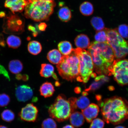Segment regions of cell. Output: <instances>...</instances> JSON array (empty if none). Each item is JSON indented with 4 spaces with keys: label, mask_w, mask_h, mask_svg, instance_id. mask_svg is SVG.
Masks as SVG:
<instances>
[{
    "label": "cell",
    "mask_w": 128,
    "mask_h": 128,
    "mask_svg": "<svg viewBox=\"0 0 128 128\" xmlns=\"http://www.w3.org/2000/svg\"><path fill=\"white\" fill-rule=\"evenodd\" d=\"M111 75L120 85L128 84V60H114L109 70V76Z\"/></svg>",
    "instance_id": "obj_8"
},
{
    "label": "cell",
    "mask_w": 128,
    "mask_h": 128,
    "mask_svg": "<svg viewBox=\"0 0 128 128\" xmlns=\"http://www.w3.org/2000/svg\"><path fill=\"white\" fill-rule=\"evenodd\" d=\"M28 76L27 75H22V80L24 81H28Z\"/></svg>",
    "instance_id": "obj_37"
},
{
    "label": "cell",
    "mask_w": 128,
    "mask_h": 128,
    "mask_svg": "<svg viewBox=\"0 0 128 128\" xmlns=\"http://www.w3.org/2000/svg\"><path fill=\"white\" fill-rule=\"evenodd\" d=\"M10 98L9 96L5 93L0 94V107L7 106L10 103Z\"/></svg>",
    "instance_id": "obj_32"
},
{
    "label": "cell",
    "mask_w": 128,
    "mask_h": 128,
    "mask_svg": "<svg viewBox=\"0 0 128 128\" xmlns=\"http://www.w3.org/2000/svg\"><path fill=\"white\" fill-rule=\"evenodd\" d=\"M114 128H126L124 126H116Z\"/></svg>",
    "instance_id": "obj_41"
},
{
    "label": "cell",
    "mask_w": 128,
    "mask_h": 128,
    "mask_svg": "<svg viewBox=\"0 0 128 128\" xmlns=\"http://www.w3.org/2000/svg\"><path fill=\"white\" fill-rule=\"evenodd\" d=\"M39 91L40 95L45 98L50 97L55 92V88L52 83L46 82L41 85Z\"/></svg>",
    "instance_id": "obj_15"
},
{
    "label": "cell",
    "mask_w": 128,
    "mask_h": 128,
    "mask_svg": "<svg viewBox=\"0 0 128 128\" xmlns=\"http://www.w3.org/2000/svg\"><path fill=\"white\" fill-rule=\"evenodd\" d=\"M56 5L54 1H32L26 6L24 15L27 18L36 22L47 20L53 13Z\"/></svg>",
    "instance_id": "obj_4"
},
{
    "label": "cell",
    "mask_w": 128,
    "mask_h": 128,
    "mask_svg": "<svg viewBox=\"0 0 128 128\" xmlns=\"http://www.w3.org/2000/svg\"><path fill=\"white\" fill-rule=\"evenodd\" d=\"M38 110L33 104H27L22 109L19 116L22 120L28 122H34L37 119Z\"/></svg>",
    "instance_id": "obj_10"
},
{
    "label": "cell",
    "mask_w": 128,
    "mask_h": 128,
    "mask_svg": "<svg viewBox=\"0 0 128 128\" xmlns=\"http://www.w3.org/2000/svg\"><path fill=\"white\" fill-rule=\"evenodd\" d=\"M92 57L94 70L98 74L109 76V70L114 61V52L107 43L94 42L88 48Z\"/></svg>",
    "instance_id": "obj_1"
},
{
    "label": "cell",
    "mask_w": 128,
    "mask_h": 128,
    "mask_svg": "<svg viewBox=\"0 0 128 128\" xmlns=\"http://www.w3.org/2000/svg\"><path fill=\"white\" fill-rule=\"evenodd\" d=\"M96 42L100 43L108 42V36L105 28L101 31H97L95 36Z\"/></svg>",
    "instance_id": "obj_29"
},
{
    "label": "cell",
    "mask_w": 128,
    "mask_h": 128,
    "mask_svg": "<svg viewBox=\"0 0 128 128\" xmlns=\"http://www.w3.org/2000/svg\"><path fill=\"white\" fill-rule=\"evenodd\" d=\"M3 28L6 33L20 34L24 31V24L18 16L10 15L6 17Z\"/></svg>",
    "instance_id": "obj_9"
},
{
    "label": "cell",
    "mask_w": 128,
    "mask_h": 128,
    "mask_svg": "<svg viewBox=\"0 0 128 128\" xmlns=\"http://www.w3.org/2000/svg\"><path fill=\"white\" fill-rule=\"evenodd\" d=\"M76 98L71 97L67 99L65 95L60 94L49 107L48 112L50 116L58 122L66 120L77 108L76 104Z\"/></svg>",
    "instance_id": "obj_3"
},
{
    "label": "cell",
    "mask_w": 128,
    "mask_h": 128,
    "mask_svg": "<svg viewBox=\"0 0 128 128\" xmlns=\"http://www.w3.org/2000/svg\"><path fill=\"white\" fill-rule=\"evenodd\" d=\"M70 122L73 127H80L84 124L85 118L82 113L78 111H74L70 116Z\"/></svg>",
    "instance_id": "obj_14"
},
{
    "label": "cell",
    "mask_w": 128,
    "mask_h": 128,
    "mask_svg": "<svg viewBox=\"0 0 128 128\" xmlns=\"http://www.w3.org/2000/svg\"><path fill=\"white\" fill-rule=\"evenodd\" d=\"M100 105L103 120L108 124H119L128 118V102L121 97L106 99Z\"/></svg>",
    "instance_id": "obj_2"
},
{
    "label": "cell",
    "mask_w": 128,
    "mask_h": 128,
    "mask_svg": "<svg viewBox=\"0 0 128 128\" xmlns=\"http://www.w3.org/2000/svg\"><path fill=\"white\" fill-rule=\"evenodd\" d=\"M75 45L78 48L84 49L88 48L90 40L87 35L81 34L77 36L74 40Z\"/></svg>",
    "instance_id": "obj_17"
},
{
    "label": "cell",
    "mask_w": 128,
    "mask_h": 128,
    "mask_svg": "<svg viewBox=\"0 0 128 128\" xmlns=\"http://www.w3.org/2000/svg\"><path fill=\"white\" fill-rule=\"evenodd\" d=\"M85 119L88 122H91L98 116L100 108L98 105L92 103L90 104L87 108L82 110Z\"/></svg>",
    "instance_id": "obj_13"
},
{
    "label": "cell",
    "mask_w": 128,
    "mask_h": 128,
    "mask_svg": "<svg viewBox=\"0 0 128 128\" xmlns=\"http://www.w3.org/2000/svg\"><path fill=\"white\" fill-rule=\"evenodd\" d=\"M37 0H32V1ZM43 0L48 1H54V0Z\"/></svg>",
    "instance_id": "obj_44"
},
{
    "label": "cell",
    "mask_w": 128,
    "mask_h": 128,
    "mask_svg": "<svg viewBox=\"0 0 128 128\" xmlns=\"http://www.w3.org/2000/svg\"><path fill=\"white\" fill-rule=\"evenodd\" d=\"M62 128H74V127H73V126L70 125V124L66 125Z\"/></svg>",
    "instance_id": "obj_39"
},
{
    "label": "cell",
    "mask_w": 128,
    "mask_h": 128,
    "mask_svg": "<svg viewBox=\"0 0 128 128\" xmlns=\"http://www.w3.org/2000/svg\"><path fill=\"white\" fill-rule=\"evenodd\" d=\"M4 68V67H3L0 64V71H1Z\"/></svg>",
    "instance_id": "obj_42"
},
{
    "label": "cell",
    "mask_w": 128,
    "mask_h": 128,
    "mask_svg": "<svg viewBox=\"0 0 128 128\" xmlns=\"http://www.w3.org/2000/svg\"><path fill=\"white\" fill-rule=\"evenodd\" d=\"M90 23L93 28L96 31H100L105 28V25L103 20L100 17H92L91 19Z\"/></svg>",
    "instance_id": "obj_26"
},
{
    "label": "cell",
    "mask_w": 128,
    "mask_h": 128,
    "mask_svg": "<svg viewBox=\"0 0 128 128\" xmlns=\"http://www.w3.org/2000/svg\"><path fill=\"white\" fill-rule=\"evenodd\" d=\"M59 51L64 56H68L71 53L73 50L72 44L69 42H61L58 44Z\"/></svg>",
    "instance_id": "obj_19"
},
{
    "label": "cell",
    "mask_w": 128,
    "mask_h": 128,
    "mask_svg": "<svg viewBox=\"0 0 128 128\" xmlns=\"http://www.w3.org/2000/svg\"><path fill=\"white\" fill-rule=\"evenodd\" d=\"M80 61L79 76L77 81L86 83L90 77H95L93 73L94 65L92 57L88 51L77 48L76 49Z\"/></svg>",
    "instance_id": "obj_6"
},
{
    "label": "cell",
    "mask_w": 128,
    "mask_h": 128,
    "mask_svg": "<svg viewBox=\"0 0 128 128\" xmlns=\"http://www.w3.org/2000/svg\"><path fill=\"white\" fill-rule=\"evenodd\" d=\"M47 25L46 23H42L40 24L38 26V28L40 31H45Z\"/></svg>",
    "instance_id": "obj_35"
},
{
    "label": "cell",
    "mask_w": 128,
    "mask_h": 128,
    "mask_svg": "<svg viewBox=\"0 0 128 128\" xmlns=\"http://www.w3.org/2000/svg\"><path fill=\"white\" fill-rule=\"evenodd\" d=\"M32 2V0H6L4 6L14 14L23 12L26 6Z\"/></svg>",
    "instance_id": "obj_12"
},
{
    "label": "cell",
    "mask_w": 128,
    "mask_h": 128,
    "mask_svg": "<svg viewBox=\"0 0 128 128\" xmlns=\"http://www.w3.org/2000/svg\"><path fill=\"white\" fill-rule=\"evenodd\" d=\"M58 14L59 18L63 22H68L71 18V11L68 7L61 8L59 10Z\"/></svg>",
    "instance_id": "obj_23"
},
{
    "label": "cell",
    "mask_w": 128,
    "mask_h": 128,
    "mask_svg": "<svg viewBox=\"0 0 128 128\" xmlns=\"http://www.w3.org/2000/svg\"><path fill=\"white\" fill-rule=\"evenodd\" d=\"M56 67L63 79L71 82L77 81L79 76L80 61L76 49H73L70 55L63 56Z\"/></svg>",
    "instance_id": "obj_5"
},
{
    "label": "cell",
    "mask_w": 128,
    "mask_h": 128,
    "mask_svg": "<svg viewBox=\"0 0 128 128\" xmlns=\"http://www.w3.org/2000/svg\"><path fill=\"white\" fill-rule=\"evenodd\" d=\"M2 36H0V45L3 47H4L5 46V42Z\"/></svg>",
    "instance_id": "obj_36"
},
{
    "label": "cell",
    "mask_w": 128,
    "mask_h": 128,
    "mask_svg": "<svg viewBox=\"0 0 128 128\" xmlns=\"http://www.w3.org/2000/svg\"><path fill=\"white\" fill-rule=\"evenodd\" d=\"M42 128H57V125L54 119L48 118L44 120L42 124Z\"/></svg>",
    "instance_id": "obj_30"
},
{
    "label": "cell",
    "mask_w": 128,
    "mask_h": 128,
    "mask_svg": "<svg viewBox=\"0 0 128 128\" xmlns=\"http://www.w3.org/2000/svg\"><path fill=\"white\" fill-rule=\"evenodd\" d=\"M0 128H8L6 126H0Z\"/></svg>",
    "instance_id": "obj_43"
},
{
    "label": "cell",
    "mask_w": 128,
    "mask_h": 128,
    "mask_svg": "<svg viewBox=\"0 0 128 128\" xmlns=\"http://www.w3.org/2000/svg\"><path fill=\"white\" fill-rule=\"evenodd\" d=\"M1 118L3 120L7 122H11L15 118V114L13 112L7 109L3 111L1 114Z\"/></svg>",
    "instance_id": "obj_28"
},
{
    "label": "cell",
    "mask_w": 128,
    "mask_h": 128,
    "mask_svg": "<svg viewBox=\"0 0 128 128\" xmlns=\"http://www.w3.org/2000/svg\"><path fill=\"white\" fill-rule=\"evenodd\" d=\"M28 29L29 31L32 32L33 36L34 37H36L38 34V32L36 30V28L31 25L28 26Z\"/></svg>",
    "instance_id": "obj_34"
},
{
    "label": "cell",
    "mask_w": 128,
    "mask_h": 128,
    "mask_svg": "<svg viewBox=\"0 0 128 128\" xmlns=\"http://www.w3.org/2000/svg\"><path fill=\"white\" fill-rule=\"evenodd\" d=\"M81 88L80 87H77L74 89V92L76 94H79L81 92Z\"/></svg>",
    "instance_id": "obj_38"
},
{
    "label": "cell",
    "mask_w": 128,
    "mask_h": 128,
    "mask_svg": "<svg viewBox=\"0 0 128 128\" xmlns=\"http://www.w3.org/2000/svg\"><path fill=\"white\" fill-rule=\"evenodd\" d=\"M54 68L52 65L49 64H43L41 65L40 74L41 76L48 78L52 76L54 72Z\"/></svg>",
    "instance_id": "obj_20"
},
{
    "label": "cell",
    "mask_w": 128,
    "mask_h": 128,
    "mask_svg": "<svg viewBox=\"0 0 128 128\" xmlns=\"http://www.w3.org/2000/svg\"><path fill=\"white\" fill-rule=\"evenodd\" d=\"M34 95L33 90L27 85H22L16 88L15 96L17 100L20 102H25L30 100Z\"/></svg>",
    "instance_id": "obj_11"
},
{
    "label": "cell",
    "mask_w": 128,
    "mask_h": 128,
    "mask_svg": "<svg viewBox=\"0 0 128 128\" xmlns=\"http://www.w3.org/2000/svg\"><path fill=\"white\" fill-rule=\"evenodd\" d=\"M7 43L9 48L16 49L21 44V40L19 37L12 35L9 36L7 40Z\"/></svg>",
    "instance_id": "obj_25"
},
{
    "label": "cell",
    "mask_w": 128,
    "mask_h": 128,
    "mask_svg": "<svg viewBox=\"0 0 128 128\" xmlns=\"http://www.w3.org/2000/svg\"><path fill=\"white\" fill-rule=\"evenodd\" d=\"M5 14L4 12H0V17L2 18L5 16Z\"/></svg>",
    "instance_id": "obj_40"
},
{
    "label": "cell",
    "mask_w": 128,
    "mask_h": 128,
    "mask_svg": "<svg viewBox=\"0 0 128 128\" xmlns=\"http://www.w3.org/2000/svg\"><path fill=\"white\" fill-rule=\"evenodd\" d=\"M28 50L30 53L32 55H36L41 52L42 50V46L38 42L32 41L28 43Z\"/></svg>",
    "instance_id": "obj_24"
},
{
    "label": "cell",
    "mask_w": 128,
    "mask_h": 128,
    "mask_svg": "<svg viewBox=\"0 0 128 128\" xmlns=\"http://www.w3.org/2000/svg\"><path fill=\"white\" fill-rule=\"evenodd\" d=\"M90 104V101L86 96H83L76 99V104L77 108L82 110L84 109Z\"/></svg>",
    "instance_id": "obj_27"
},
{
    "label": "cell",
    "mask_w": 128,
    "mask_h": 128,
    "mask_svg": "<svg viewBox=\"0 0 128 128\" xmlns=\"http://www.w3.org/2000/svg\"><path fill=\"white\" fill-rule=\"evenodd\" d=\"M79 9L81 14L86 16L92 15L94 12L93 6L92 3L88 1L82 3L80 6Z\"/></svg>",
    "instance_id": "obj_21"
},
{
    "label": "cell",
    "mask_w": 128,
    "mask_h": 128,
    "mask_svg": "<svg viewBox=\"0 0 128 128\" xmlns=\"http://www.w3.org/2000/svg\"><path fill=\"white\" fill-rule=\"evenodd\" d=\"M118 33L122 38H128V26L126 24L120 25L117 30Z\"/></svg>",
    "instance_id": "obj_31"
},
{
    "label": "cell",
    "mask_w": 128,
    "mask_h": 128,
    "mask_svg": "<svg viewBox=\"0 0 128 128\" xmlns=\"http://www.w3.org/2000/svg\"><path fill=\"white\" fill-rule=\"evenodd\" d=\"M108 36V42L118 59L124 58L128 54V42L118 33L117 30L105 28Z\"/></svg>",
    "instance_id": "obj_7"
},
{
    "label": "cell",
    "mask_w": 128,
    "mask_h": 128,
    "mask_svg": "<svg viewBox=\"0 0 128 128\" xmlns=\"http://www.w3.org/2000/svg\"><path fill=\"white\" fill-rule=\"evenodd\" d=\"M9 69L11 72L13 74H17L21 72L23 69V64L20 60H13L10 62Z\"/></svg>",
    "instance_id": "obj_22"
},
{
    "label": "cell",
    "mask_w": 128,
    "mask_h": 128,
    "mask_svg": "<svg viewBox=\"0 0 128 128\" xmlns=\"http://www.w3.org/2000/svg\"><path fill=\"white\" fill-rule=\"evenodd\" d=\"M91 122L90 128H104V121L100 118L94 119Z\"/></svg>",
    "instance_id": "obj_33"
},
{
    "label": "cell",
    "mask_w": 128,
    "mask_h": 128,
    "mask_svg": "<svg viewBox=\"0 0 128 128\" xmlns=\"http://www.w3.org/2000/svg\"><path fill=\"white\" fill-rule=\"evenodd\" d=\"M62 57L61 53L57 49H53L48 53L47 58L51 63L58 64L62 60Z\"/></svg>",
    "instance_id": "obj_18"
},
{
    "label": "cell",
    "mask_w": 128,
    "mask_h": 128,
    "mask_svg": "<svg viewBox=\"0 0 128 128\" xmlns=\"http://www.w3.org/2000/svg\"><path fill=\"white\" fill-rule=\"evenodd\" d=\"M108 80L109 78L108 77L104 75H100V76L96 77L95 78V82H93L85 91L89 92L97 90L104 83L108 82Z\"/></svg>",
    "instance_id": "obj_16"
}]
</instances>
